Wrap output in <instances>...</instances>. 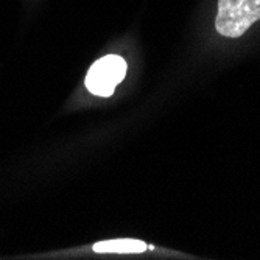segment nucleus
<instances>
[{
  "label": "nucleus",
  "mask_w": 260,
  "mask_h": 260,
  "mask_svg": "<svg viewBox=\"0 0 260 260\" xmlns=\"http://www.w3.org/2000/svg\"><path fill=\"white\" fill-rule=\"evenodd\" d=\"M95 252H115V254H139L147 249V245L142 240L133 239H117V240H105L92 246Z\"/></svg>",
  "instance_id": "3"
},
{
  "label": "nucleus",
  "mask_w": 260,
  "mask_h": 260,
  "mask_svg": "<svg viewBox=\"0 0 260 260\" xmlns=\"http://www.w3.org/2000/svg\"><path fill=\"white\" fill-rule=\"evenodd\" d=\"M260 19V0H218L217 31L224 38H239Z\"/></svg>",
  "instance_id": "1"
},
{
  "label": "nucleus",
  "mask_w": 260,
  "mask_h": 260,
  "mask_svg": "<svg viewBox=\"0 0 260 260\" xmlns=\"http://www.w3.org/2000/svg\"><path fill=\"white\" fill-rule=\"evenodd\" d=\"M126 61L117 55H108L92 64L86 77V87L100 97H109L114 93L126 75Z\"/></svg>",
  "instance_id": "2"
}]
</instances>
